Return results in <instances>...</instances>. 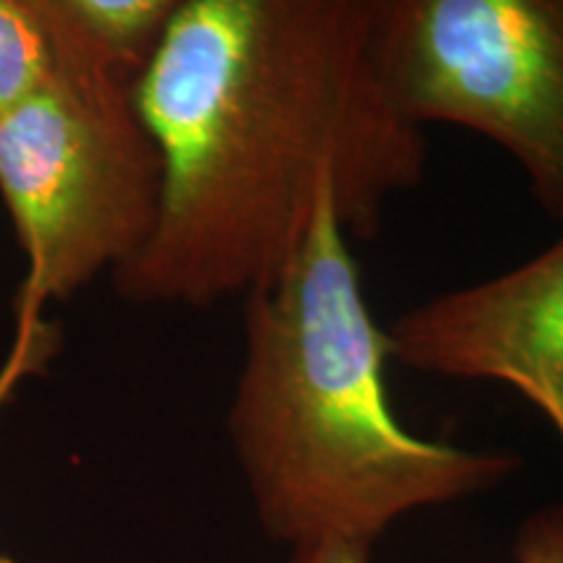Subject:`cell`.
I'll return each instance as SVG.
<instances>
[{
    "mask_svg": "<svg viewBox=\"0 0 563 563\" xmlns=\"http://www.w3.org/2000/svg\"><path fill=\"white\" fill-rule=\"evenodd\" d=\"M373 0H180L133 104L157 220L112 274L131 306L209 308L277 279L334 191L347 238L426 178L428 139L371 51Z\"/></svg>",
    "mask_w": 563,
    "mask_h": 563,
    "instance_id": "cell-1",
    "label": "cell"
},
{
    "mask_svg": "<svg viewBox=\"0 0 563 563\" xmlns=\"http://www.w3.org/2000/svg\"><path fill=\"white\" fill-rule=\"evenodd\" d=\"M389 363L327 191L287 269L243 298L228 435L272 540L373 548L407 514L467 501L522 467L514 452L412 433L389 399Z\"/></svg>",
    "mask_w": 563,
    "mask_h": 563,
    "instance_id": "cell-2",
    "label": "cell"
},
{
    "mask_svg": "<svg viewBox=\"0 0 563 563\" xmlns=\"http://www.w3.org/2000/svg\"><path fill=\"white\" fill-rule=\"evenodd\" d=\"M68 37V66L0 121V199L26 258L21 319H40L47 302L112 277L157 220L159 154L133 104V84Z\"/></svg>",
    "mask_w": 563,
    "mask_h": 563,
    "instance_id": "cell-3",
    "label": "cell"
},
{
    "mask_svg": "<svg viewBox=\"0 0 563 563\" xmlns=\"http://www.w3.org/2000/svg\"><path fill=\"white\" fill-rule=\"evenodd\" d=\"M371 51L407 121L493 141L563 228V0H373Z\"/></svg>",
    "mask_w": 563,
    "mask_h": 563,
    "instance_id": "cell-4",
    "label": "cell"
},
{
    "mask_svg": "<svg viewBox=\"0 0 563 563\" xmlns=\"http://www.w3.org/2000/svg\"><path fill=\"white\" fill-rule=\"evenodd\" d=\"M386 336L415 373L519 394L563 443V232L509 272L415 302Z\"/></svg>",
    "mask_w": 563,
    "mask_h": 563,
    "instance_id": "cell-5",
    "label": "cell"
},
{
    "mask_svg": "<svg viewBox=\"0 0 563 563\" xmlns=\"http://www.w3.org/2000/svg\"><path fill=\"white\" fill-rule=\"evenodd\" d=\"M68 32L91 58L136 87L180 0H55Z\"/></svg>",
    "mask_w": 563,
    "mask_h": 563,
    "instance_id": "cell-6",
    "label": "cell"
},
{
    "mask_svg": "<svg viewBox=\"0 0 563 563\" xmlns=\"http://www.w3.org/2000/svg\"><path fill=\"white\" fill-rule=\"evenodd\" d=\"M74 58L55 0H0V121L37 97Z\"/></svg>",
    "mask_w": 563,
    "mask_h": 563,
    "instance_id": "cell-7",
    "label": "cell"
},
{
    "mask_svg": "<svg viewBox=\"0 0 563 563\" xmlns=\"http://www.w3.org/2000/svg\"><path fill=\"white\" fill-rule=\"evenodd\" d=\"M514 563H563V506L532 511L514 540Z\"/></svg>",
    "mask_w": 563,
    "mask_h": 563,
    "instance_id": "cell-8",
    "label": "cell"
},
{
    "mask_svg": "<svg viewBox=\"0 0 563 563\" xmlns=\"http://www.w3.org/2000/svg\"><path fill=\"white\" fill-rule=\"evenodd\" d=\"M21 323H24V327H21V340L11 352V361L5 363L3 373H0V405L5 402V397H9L19 378L30 371V365L37 363V352L45 347L40 321H21ZM0 563H21V561H13L9 555H0Z\"/></svg>",
    "mask_w": 563,
    "mask_h": 563,
    "instance_id": "cell-9",
    "label": "cell"
},
{
    "mask_svg": "<svg viewBox=\"0 0 563 563\" xmlns=\"http://www.w3.org/2000/svg\"><path fill=\"white\" fill-rule=\"evenodd\" d=\"M371 545L350 540H323V543L300 545L290 551L287 563H371Z\"/></svg>",
    "mask_w": 563,
    "mask_h": 563,
    "instance_id": "cell-10",
    "label": "cell"
}]
</instances>
